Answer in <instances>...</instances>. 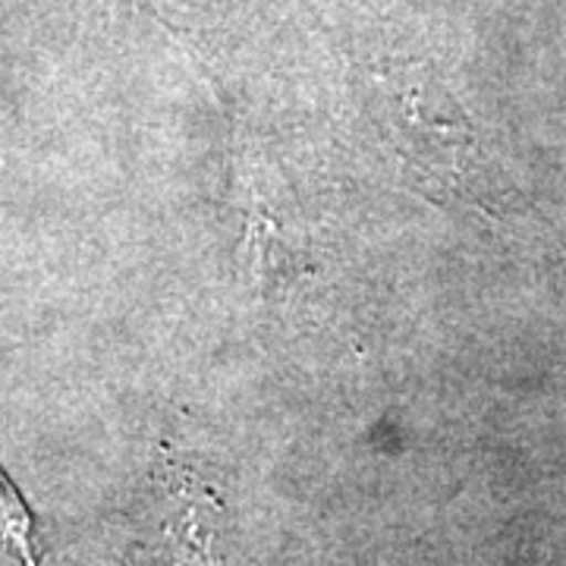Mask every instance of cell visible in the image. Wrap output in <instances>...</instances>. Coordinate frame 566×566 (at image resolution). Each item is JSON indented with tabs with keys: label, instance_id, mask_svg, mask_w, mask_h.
Instances as JSON below:
<instances>
[{
	"label": "cell",
	"instance_id": "cell-1",
	"mask_svg": "<svg viewBox=\"0 0 566 566\" xmlns=\"http://www.w3.org/2000/svg\"><path fill=\"white\" fill-rule=\"evenodd\" d=\"M0 538L13 542L22 554H29V513L3 472H0Z\"/></svg>",
	"mask_w": 566,
	"mask_h": 566
}]
</instances>
